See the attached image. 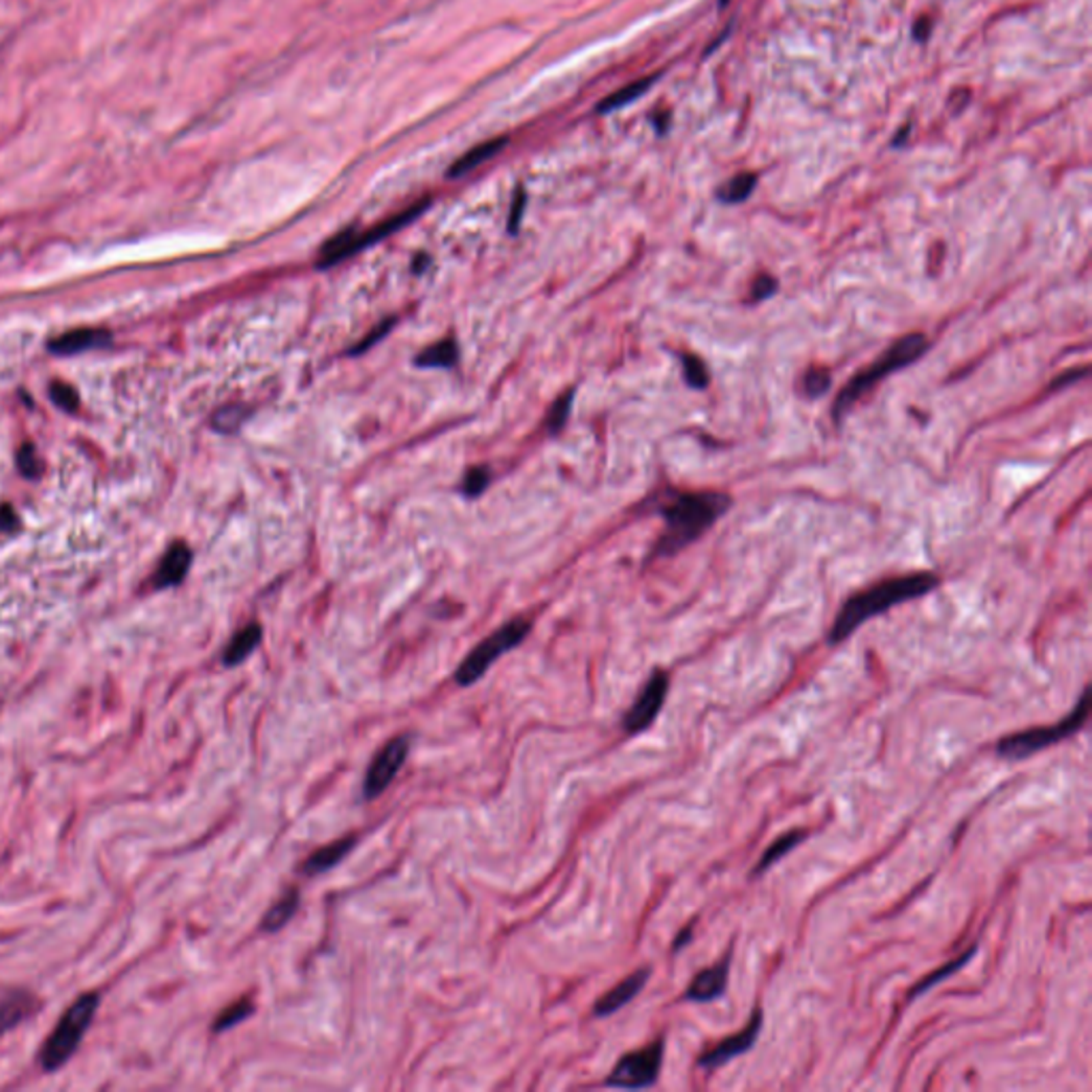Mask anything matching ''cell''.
Masks as SVG:
<instances>
[{
    "label": "cell",
    "mask_w": 1092,
    "mask_h": 1092,
    "mask_svg": "<svg viewBox=\"0 0 1092 1092\" xmlns=\"http://www.w3.org/2000/svg\"><path fill=\"white\" fill-rule=\"evenodd\" d=\"M20 518L11 506H0V532H16Z\"/></svg>",
    "instance_id": "cell-36"
},
{
    "label": "cell",
    "mask_w": 1092,
    "mask_h": 1092,
    "mask_svg": "<svg viewBox=\"0 0 1092 1092\" xmlns=\"http://www.w3.org/2000/svg\"><path fill=\"white\" fill-rule=\"evenodd\" d=\"M354 845H356L354 837H344V839H338V841L317 850L315 854H311L301 864V875L317 877V875H323V873L331 870L333 866H338L354 850Z\"/></svg>",
    "instance_id": "cell-16"
},
{
    "label": "cell",
    "mask_w": 1092,
    "mask_h": 1092,
    "mask_svg": "<svg viewBox=\"0 0 1092 1092\" xmlns=\"http://www.w3.org/2000/svg\"><path fill=\"white\" fill-rule=\"evenodd\" d=\"M928 346H930V342L926 340V335L915 331V333H909V335L897 340L890 348H886V352H883L875 363H870L864 372L856 374L843 387L835 405H832V419H835V423H841L852 412V408L860 401V397H864L870 389H875L883 378H888L890 374L915 363L928 350Z\"/></svg>",
    "instance_id": "cell-3"
},
{
    "label": "cell",
    "mask_w": 1092,
    "mask_h": 1092,
    "mask_svg": "<svg viewBox=\"0 0 1092 1092\" xmlns=\"http://www.w3.org/2000/svg\"><path fill=\"white\" fill-rule=\"evenodd\" d=\"M489 481H491V474H489L487 467H474V470H470V472L465 474L461 491L467 497H479L489 487Z\"/></svg>",
    "instance_id": "cell-31"
},
{
    "label": "cell",
    "mask_w": 1092,
    "mask_h": 1092,
    "mask_svg": "<svg viewBox=\"0 0 1092 1092\" xmlns=\"http://www.w3.org/2000/svg\"><path fill=\"white\" fill-rule=\"evenodd\" d=\"M776 291H779V282H776V280H774L772 276H768V274H764V276H758V278L753 280V286H751V295H749V301L758 303V301L770 299V297H772V295H774Z\"/></svg>",
    "instance_id": "cell-35"
},
{
    "label": "cell",
    "mask_w": 1092,
    "mask_h": 1092,
    "mask_svg": "<svg viewBox=\"0 0 1092 1092\" xmlns=\"http://www.w3.org/2000/svg\"><path fill=\"white\" fill-rule=\"evenodd\" d=\"M412 739L408 735H399L391 739L372 760L366 779H363V798L376 800L399 774L401 766L410 756Z\"/></svg>",
    "instance_id": "cell-9"
},
{
    "label": "cell",
    "mask_w": 1092,
    "mask_h": 1092,
    "mask_svg": "<svg viewBox=\"0 0 1092 1092\" xmlns=\"http://www.w3.org/2000/svg\"><path fill=\"white\" fill-rule=\"evenodd\" d=\"M395 323H397L395 319L382 321L374 331H370L366 338H363V340H361V342L350 350V354H363L366 350H370L372 346H376V344H378V342H380V340H382V338H385V335L395 327Z\"/></svg>",
    "instance_id": "cell-34"
},
{
    "label": "cell",
    "mask_w": 1092,
    "mask_h": 1092,
    "mask_svg": "<svg viewBox=\"0 0 1092 1092\" xmlns=\"http://www.w3.org/2000/svg\"><path fill=\"white\" fill-rule=\"evenodd\" d=\"M572 399H575V391H567L563 397H559V399L553 403V408H551V412H549V416H547V427H549V432L557 434V432L565 425L567 416H570V408H572Z\"/></svg>",
    "instance_id": "cell-30"
},
{
    "label": "cell",
    "mask_w": 1092,
    "mask_h": 1092,
    "mask_svg": "<svg viewBox=\"0 0 1092 1092\" xmlns=\"http://www.w3.org/2000/svg\"><path fill=\"white\" fill-rule=\"evenodd\" d=\"M299 903H301V892L297 888H291L286 890L278 901L276 905L268 911V915L263 917V930L265 932H278L282 930L297 913L299 909Z\"/></svg>",
    "instance_id": "cell-21"
},
{
    "label": "cell",
    "mask_w": 1092,
    "mask_h": 1092,
    "mask_svg": "<svg viewBox=\"0 0 1092 1092\" xmlns=\"http://www.w3.org/2000/svg\"><path fill=\"white\" fill-rule=\"evenodd\" d=\"M190 561H192L190 549L184 542H176L165 553V557H163V561L159 565V572H156V579H154L156 589H165V587L180 585L186 579V575H188Z\"/></svg>",
    "instance_id": "cell-15"
},
{
    "label": "cell",
    "mask_w": 1092,
    "mask_h": 1092,
    "mask_svg": "<svg viewBox=\"0 0 1092 1092\" xmlns=\"http://www.w3.org/2000/svg\"><path fill=\"white\" fill-rule=\"evenodd\" d=\"M651 977V967H643L634 973H630L626 979H621L614 988H610V991L606 995H602L596 1005H594V1016L596 1018H608L612 1014H617L619 1009L626 1007L630 1001H634L643 988L647 985Z\"/></svg>",
    "instance_id": "cell-12"
},
{
    "label": "cell",
    "mask_w": 1092,
    "mask_h": 1092,
    "mask_svg": "<svg viewBox=\"0 0 1092 1092\" xmlns=\"http://www.w3.org/2000/svg\"><path fill=\"white\" fill-rule=\"evenodd\" d=\"M457 361H459V346L452 338L425 348L419 356L414 358V363L419 368H444V370L457 366Z\"/></svg>",
    "instance_id": "cell-22"
},
{
    "label": "cell",
    "mask_w": 1092,
    "mask_h": 1092,
    "mask_svg": "<svg viewBox=\"0 0 1092 1092\" xmlns=\"http://www.w3.org/2000/svg\"><path fill=\"white\" fill-rule=\"evenodd\" d=\"M975 954H977V946L969 948V950H967L965 954H960L958 958L950 960V962H948V965H944L942 969H937V971H932L930 975H926V977H924V979H922L920 983H915V985H913V991L909 993V1001H913V999H917V997L926 995V993H928V991H932V988H934V985H937V983H942V981L950 979V977H952L954 973H958V971H960L962 967H967V965L971 962V958H973Z\"/></svg>",
    "instance_id": "cell-20"
},
{
    "label": "cell",
    "mask_w": 1092,
    "mask_h": 1092,
    "mask_svg": "<svg viewBox=\"0 0 1092 1092\" xmlns=\"http://www.w3.org/2000/svg\"><path fill=\"white\" fill-rule=\"evenodd\" d=\"M16 461H18V467H20L22 477H26V479H37V477L41 474V467H43V465H41V459H39L34 446L24 444V446L20 448Z\"/></svg>",
    "instance_id": "cell-33"
},
{
    "label": "cell",
    "mask_w": 1092,
    "mask_h": 1092,
    "mask_svg": "<svg viewBox=\"0 0 1092 1092\" xmlns=\"http://www.w3.org/2000/svg\"><path fill=\"white\" fill-rule=\"evenodd\" d=\"M727 3H730V0H719V5H721V7H725Z\"/></svg>",
    "instance_id": "cell-39"
},
{
    "label": "cell",
    "mask_w": 1092,
    "mask_h": 1092,
    "mask_svg": "<svg viewBox=\"0 0 1092 1092\" xmlns=\"http://www.w3.org/2000/svg\"><path fill=\"white\" fill-rule=\"evenodd\" d=\"M504 143H506L504 139H493V141H487V143L477 145L474 149H470V152H467L465 156H461V159L450 167L448 176H450V178H459V176H463V173H467V171H472L474 167H479V165H483L485 161H489L493 154H497V149L504 147Z\"/></svg>",
    "instance_id": "cell-23"
},
{
    "label": "cell",
    "mask_w": 1092,
    "mask_h": 1092,
    "mask_svg": "<svg viewBox=\"0 0 1092 1092\" xmlns=\"http://www.w3.org/2000/svg\"><path fill=\"white\" fill-rule=\"evenodd\" d=\"M110 333L108 331H96V329H77V331H71V333H65L56 340H51L47 344L49 352L51 354H61V356H69V354H77V352H84V350H92V348H100L110 344Z\"/></svg>",
    "instance_id": "cell-17"
},
{
    "label": "cell",
    "mask_w": 1092,
    "mask_h": 1092,
    "mask_svg": "<svg viewBox=\"0 0 1092 1092\" xmlns=\"http://www.w3.org/2000/svg\"><path fill=\"white\" fill-rule=\"evenodd\" d=\"M807 839V832L805 830H792V832H786V835L779 837L760 858V862L756 864L753 868V877H760L764 875L772 864H776L779 860H784L792 850H796L803 841Z\"/></svg>",
    "instance_id": "cell-19"
},
{
    "label": "cell",
    "mask_w": 1092,
    "mask_h": 1092,
    "mask_svg": "<svg viewBox=\"0 0 1092 1092\" xmlns=\"http://www.w3.org/2000/svg\"><path fill=\"white\" fill-rule=\"evenodd\" d=\"M937 585H939V579L930 575V572H917V575H909V577L886 579V581L866 587L864 591L854 594L843 604L835 623H832L828 643L839 645V643L847 641L868 619L894 608L897 604L922 598V596L930 594Z\"/></svg>",
    "instance_id": "cell-2"
},
{
    "label": "cell",
    "mask_w": 1092,
    "mask_h": 1092,
    "mask_svg": "<svg viewBox=\"0 0 1092 1092\" xmlns=\"http://www.w3.org/2000/svg\"><path fill=\"white\" fill-rule=\"evenodd\" d=\"M733 497L721 491L674 493L659 504L666 530L653 549V557H672L702 538L733 508Z\"/></svg>",
    "instance_id": "cell-1"
},
{
    "label": "cell",
    "mask_w": 1092,
    "mask_h": 1092,
    "mask_svg": "<svg viewBox=\"0 0 1092 1092\" xmlns=\"http://www.w3.org/2000/svg\"><path fill=\"white\" fill-rule=\"evenodd\" d=\"M670 690V677L664 670H653L651 677L647 679L645 688L636 696L634 704L623 715V730L628 735H641L655 723L657 715L661 713L666 698Z\"/></svg>",
    "instance_id": "cell-10"
},
{
    "label": "cell",
    "mask_w": 1092,
    "mask_h": 1092,
    "mask_svg": "<svg viewBox=\"0 0 1092 1092\" xmlns=\"http://www.w3.org/2000/svg\"><path fill=\"white\" fill-rule=\"evenodd\" d=\"M907 133H909V129H905V131H901V133H899V139L894 141V145H897V147H899V145L903 143V139L907 141Z\"/></svg>",
    "instance_id": "cell-38"
},
{
    "label": "cell",
    "mask_w": 1092,
    "mask_h": 1092,
    "mask_svg": "<svg viewBox=\"0 0 1092 1092\" xmlns=\"http://www.w3.org/2000/svg\"><path fill=\"white\" fill-rule=\"evenodd\" d=\"M429 201H423V203H416L412 205L410 210H403L399 212L397 216L393 218H387L385 223L368 229V231H354V229H346L342 233H338L333 239H329L323 250H321V256H319V268L321 270H327V268H333L338 263H342L344 258L348 256H354L358 254L361 250H366L378 241H382L385 237L393 235L395 231L403 229L405 225H410L416 216H421L425 210H427Z\"/></svg>",
    "instance_id": "cell-7"
},
{
    "label": "cell",
    "mask_w": 1092,
    "mask_h": 1092,
    "mask_svg": "<svg viewBox=\"0 0 1092 1092\" xmlns=\"http://www.w3.org/2000/svg\"><path fill=\"white\" fill-rule=\"evenodd\" d=\"M681 361H683V376H686V382L692 387V389H706L708 387V380H711V374L706 370V363L696 356V354H688L683 352L681 354Z\"/></svg>",
    "instance_id": "cell-28"
},
{
    "label": "cell",
    "mask_w": 1092,
    "mask_h": 1092,
    "mask_svg": "<svg viewBox=\"0 0 1092 1092\" xmlns=\"http://www.w3.org/2000/svg\"><path fill=\"white\" fill-rule=\"evenodd\" d=\"M100 1005V993H84L79 995L61 1016L54 1030H51L39 1048L37 1061L43 1071L51 1073L63 1069L73 1054L79 1050L86 1032L90 1030L94 1016Z\"/></svg>",
    "instance_id": "cell-4"
},
{
    "label": "cell",
    "mask_w": 1092,
    "mask_h": 1092,
    "mask_svg": "<svg viewBox=\"0 0 1092 1092\" xmlns=\"http://www.w3.org/2000/svg\"><path fill=\"white\" fill-rule=\"evenodd\" d=\"M41 1007L43 1003L34 993L24 991V988L7 991L0 997V1037H5L14 1028L30 1020L34 1014L41 1012Z\"/></svg>",
    "instance_id": "cell-13"
},
{
    "label": "cell",
    "mask_w": 1092,
    "mask_h": 1092,
    "mask_svg": "<svg viewBox=\"0 0 1092 1092\" xmlns=\"http://www.w3.org/2000/svg\"><path fill=\"white\" fill-rule=\"evenodd\" d=\"M664 1065V1039L623 1054L610 1075L606 1077V1086L623 1088V1090H643L655 1086L659 1071Z\"/></svg>",
    "instance_id": "cell-8"
},
{
    "label": "cell",
    "mask_w": 1092,
    "mask_h": 1092,
    "mask_svg": "<svg viewBox=\"0 0 1092 1092\" xmlns=\"http://www.w3.org/2000/svg\"><path fill=\"white\" fill-rule=\"evenodd\" d=\"M49 397H51V401H54L65 412H75L79 408V395L69 385H63V382L51 385L49 387Z\"/></svg>",
    "instance_id": "cell-32"
},
{
    "label": "cell",
    "mask_w": 1092,
    "mask_h": 1092,
    "mask_svg": "<svg viewBox=\"0 0 1092 1092\" xmlns=\"http://www.w3.org/2000/svg\"><path fill=\"white\" fill-rule=\"evenodd\" d=\"M1088 713H1090V692L1084 690L1077 704L1063 721L1052 723V725L1030 727V730H1022V733L1003 737L997 743V756L1003 760H1009V762H1018V760H1026L1039 751H1044L1052 745H1059L1082 730L1088 721Z\"/></svg>",
    "instance_id": "cell-5"
},
{
    "label": "cell",
    "mask_w": 1092,
    "mask_h": 1092,
    "mask_svg": "<svg viewBox=\"0 0 1092 1092\" xmlns=\"http://www.w3.org/2000/svg\"><path fill=\"white\" fill-rule=\"evenodd\" d=\"M530 632H532V623L528 619L518 617V619L508 621L506 626L497 628L491 636L481 641L470 653L465 655V659L459 664V668L455 672V683L459 688L474 686L502 655H506L508 651L521 645Z\"/></svg>",
    "instance_id": "cell-6"
},
{
    "label": "cell",
    "mask_w": 1092,
    "mask_h": 1092,
    "mask_svg": "<svg viewBox=\"0 0 1092 1092\" xmlns=\"http://www.w3.org/2000/svg\"><path fill=\"white\" fill-rule=\"evenodd\" d=\"M248 416H250V408L246 403H229L214 414L212 425L220 434H235L246 423Z\"/></svg>",
    "instance_id": "cell-26"
},
{
    "label": "cell",
    "mask_w": 1092,
    "mask_h": 1092,
    "mask_svg": "<svg viewBox=\"0 0 1092 1092\" xmlns=\"http://www.w3.org/2000/svg\"><path fill=\"white\" fill-rule=\"evenodd\" d=\"M261 641H263V628L258 626V623H248V626L241 628L227 645V649L223 653V664L229 668L243 664L256 651V647L261 645Z\"/></svg>",
    "instance_id": "cell-18"
},
{
    "label": "cell",
    "mask_w": 1092,
    "mask_h": 1092,
    "mask_svg": "<svg viewBox=\"0 0 1092 1092\" xmlns=\"http://www.w3.org/2000/svg\"><path fill=\"white\" fill-rule=\"evenodd\" d=\"M832 385V374L830 370L826 368H811L805 372L803 376V393L809 397V399H815V397H821L828 393Z\"/></svg>",
    "instance_id": "cell-29"
},
{
    "label": "cell",
    "mask_w": 1092,
    "mask_h": 1092,
    "mask_svg": "<svg viewBox=\"0 0 1092 1092\" xmlns=\"http://www.w3.org/2000/svg\"><path fill=\"white\" fill-rule=\"evenodd\" d=\"M727 977H730V956H725L721 962L702 969L690 983L686 1001L692 1003H711L723 997L727 988Z\"/></svg>",
    "instance_id": "cell-14"
},
{
    "label": "cell",
    "mask_w": 1092,
    "mask_h": 1092,
    "mask_svg": "<svg viewBox=\"0 0 1092 1092\" xmlns=\"http://www.w3.org/2000/svg\"><path fill=\"white\" fill-rule=\"evenodd\" d=\"M655 79H657V75L647 77V79H641V82H634V84H630V86H626V88L617 90L614 94H610L608 98H604V100L600 102V112H614V110H619V108H623V106H628V102H632V100H636L638 96H643V94L651 88V84H653Z\"/></svg>",
    "instance_id": "cell-25"
},
{
    "label": "cell",
    "mask_w": 1092,
    "mask_h": 1092,
    "mask_svg": "<svg viewBox=\"0 0 1092 1092\" xmlns=\"http://www.w3.org/2000/svg\"><path fill=\"white\" fill-rule=\"evenodd\" d=\"M692 930H694V926H688V928H686V932H681V934H679V937H677V942H674V952H679L681 948H686V946L690 944V939H692Z\"/></svg>",
    "instance_id": "cell-37"
},
{
    "label": "cell",
    "mask_w": 1092,
    "mask_h": 1092,
    "mask_svg": "<svg viewBox=\"0 0 1092 1092\" xmlns=\"http://www.w3.org/2000/svg\"><path fill=\"white\" fill-rule=\"evenodd\" d=\"M762 1022H764V1014H762V1009H756L743 1030H739L737 1035L725 1037L719 1046H715L708 1052H704L698 1059V1065L702 1069H706V1071H713V1069H719V1067L727 1065L730 1061L747 1054L756 1046V1042H758L760 1030H762Z\"/></svg>",
    "instance_id": "cell-11"
},
{
    "label": "cell",
    "mask_w": 1092,
    "mask_h": 1092,
    "mask_svg": "<svg viewBox=\"0 0 1092 1092\" xmlns=\"http://www.w3.org/2000/svg\"><path fill=\"white\" fill-rule=\"evenodd\" d=\"M758 184V176L756 173H739L737 178H733L730 182H725L719 190H717V199L721 203H727V205H737V203H743L749 199V194L753 192Z\"/></svg>",
    "instance_id": "cell-24"
},
{
    "label": "cell",
    "mask_w": 1092,
    "mask_h": 1092,
    "mask_svg": "<svg viewBox=\"0 0 1092 1092\" xmlns=\"http://www.w3.org/2000/svg\"><path fill=\"white\" fill-rule=\"evenodd\" d=\"M252 1014H254V1003L250 999H239V1001L231 1003L227 1009H223L218 1014V1018L212 1024V1030L214 1032H225V1030L237 1026L239 1022H243L246 1018H250Z\"/></svg>",
    "instance_id": "cell-27"
}]
</instances>
